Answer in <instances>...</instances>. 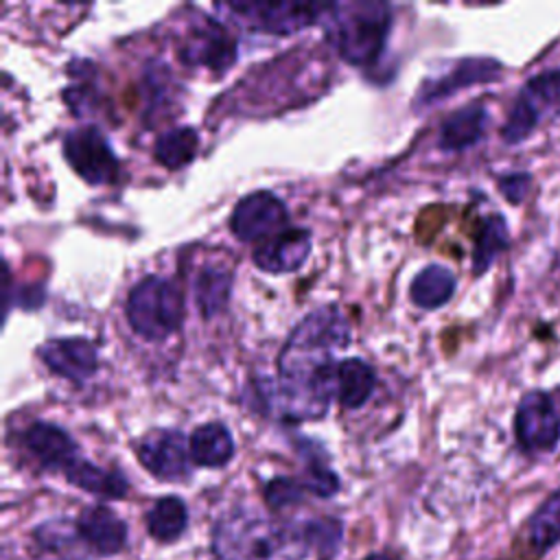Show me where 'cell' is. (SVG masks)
I'll return each mask as SVG.
<instances>
[{
  "instance_id": "cell-1",
  "label": "cell",
  "mask_w": 560,
  "mask_h": 560,
  "mask_svg": "<svg viewBox=\"0 0 560 560\" xmlns=\"http://www.w3.org/2000/svg\"><path fill=\"white\" fill-rule=\"evenodd\" d=\"M350 343V324L335 304L311 311L291 330L278 354L273 387H258L262 402L287 420L326 413L335 394V352Z\"/></svg>"
},
{
  "instance_id": "cell-2",
  "label": "cell",
  "mask_w": 560,
  "mask_h": 560,
  "mask_svg": "<svg viewBox=\"0 0 560 560\" xmlns=\"http://www.w3.org/2000/svg\"><path fill=\"white\" fill-rule=\"evenodd\" d=\"M212 551L221 560H306L311 542L304 523L236 508L212 525Z\"/></svg>"
},
{
  "instance_id": "cell-3",
  "label": "cell",
  "mask_w": 560,
  "mask_h": 560,
  "mask_svg": "<svg viewBox=\"0 0 560 560\" xmlns=\"http://www.w3.org/2000/svg\"><path fill=\"white\" fill-rule=\"evenodd\" d=\"M326 35L337 55L352 66L374 63L387 42L392 9L385 2H335L326 13Z\"/></svg>"
},
{
  "instance_id": "cell-4",
  "label": "cell",
  "mask_w": 560,
  "mask_h": 560,
  "mask_svg": "<svg viewBox=\"0 0 560 560\" xmlns=\"http://www.w3.org/2000/svg\"><path fill=\"white\" fill-rule=\"evenodd\" d=\"M129 326L149 341L173 335L184 319V295L173 280L147 276L127 295Z\"/></svg>"
},
{
  "instance_id": "cell-5",
  "label": "cell",
  "mask_w": 560,
  "mask_h": 560,
  "mask_svg": "<svg viewBox=\"0 0 560 560\" xmlns=\"http://www.w3.org/2000/svg\"><path fill=\"white\" fill-rule=\"evenodd\" d=\"M232 18L254 31L271 35H291L324 20L330 4L317 2H225L217 4Z\"/></svg>"
},
{
  "instance_id": "cell-6",
  "label": "cell",
  "mask_w": 560,
  "mask_h": 560,
  "mask_svg": "<svg viewBox=\"0 0 560 560\" xmlns=\"http://www.w3.org/2000/svg\"><path fill=\"white\" fill-rule=\"evenodd\" d=\"M547 116H560V70L540 72L523 85L505 118L501 136L508 144L523 142L534 131L538 120Z\"/></svg>"
},
{
  "instance_id": "cell-7",
  "label": "cell",
  "mask_w": 560,
  "mask_h": 560,
  "mask_svg": "<svg viewBox=\"0 0 560 560\" xmlns=\"http://www.w3.org/2000/svg\"><path fill=\"white\" fill-rule=\"evenodd\" d=\"M63 155L70 168L92 186L114 182L120 171L107 138L94 125H81L66 133Z\"/></svg>"
},
{
  "instance_id": "cell-8",
  "label": "cell",
  "mask_w": 560,
  "mask_h": 560,
  "mask_svg": "<svg viewBox=\"0 0 560 560\" xmlns=\"http://www.w3.org/2000/svg\"><path fill=\"white\" fill-rule=\"evenodd\" d=\"M287 221L289 212L282 199L269 190H256L234 206L230 230L243 243H265L287 230Z\"/></svg>"
},
{
  "instance_id": "cell-9",
  "label": "cell",
  "mask_w": 560,
  "mask_h": 560,
  "mask_svg": "<svg viewBox=\"0 0 560 560\" xmlns=\"http://www.w3.org/2000/svg\"><path fill=\"white\" fill-rule=\"evenodd\" d=\"M138 462L162 481H184L190 477V446L186 435L175 429L149 431L138 448Z\"/></svg>"
},
{
  "instance_id": "cell-10",
  "label": "cell",
  "mask_w": 560,
  "mask_h": 560,
  "mask_svg": "<svg viewBox=\"0 0 560 560\" xmlns=\"http://www.w3.org/2000/svg\"><path fill=\"white\" fill-rule=\"evenodd\" d=\"M514 433L521 448L529 453L551 451L560 440V418L556 413L553 400L540 392H527L514 416Z\"/></svg>"
},
{
  "instance_id": "cell-11",
  "label": "cell",
  "mask_w": 560,
  "mask_h": 560,
  "mask_svg": "<svg viewBox=\"0 0 560 560\" xmlns=\"http://www.w3.org/2000/svg\"><path fill=\"white\" fill-rule=\"evenodd\" d=\"M24 446L42 468L57 470L63 477H68L85 459L68 431L44 420H35L24 431Z\"/></svg>"
},
{
  "instance_id": "cell-12",
  "label": "cell",
  "mask_w": 560,
  "mask_h": 560,
  "mask_svg": "<svg viewBox=\"0 0 560 560\" xmlns=\"http://www.w3.org/2000/svg\"><path fill=\"white\" fill-rule=\"evenodd\" d=\"M179 57L188 66H203L221 72L234 63L236 42L223 24L217 20H203L182 39Z\"/></svg>"
},
{
  "instance_id": "cell-13",
  "label": "cell",
  "mask_w": 560,
  "mask_h": 560,
  "mask_svg": "<svg viewBox=\"0 0 560 560\" xmlns=\"http://www.w3.org/2000/svg\"><path fill=\"white\" fill-rule=\"evenodd\" d=\"M37 354L52 374L72 383H83L98 370L96 346L83 337L50 339L39 346Z\"/></svg>"
},
{
  "instance_id": "cell-14",
  "label": "cell",
  "mask_w": 560,
  "mask_h": 560,
  "mask_svg": "<svg viewBox=\"0 0 560 560\" xmlns=\"http://www.w3.org/2000/svg\"><path fill=\"white\" fill-rule=\"evenodd\" d=\"M77 536L96 556H116L127 545V523L107 505H90L74 521Z\"/></svg>"
},
{
  "instance_id": "cell-15",
  "label": "cell",
  "mask_w": 560,
  "mask_h": 560,
  "mask_svg": "<svg viewBox=\"0 0 560 560\" xmlns=\"http://www.w3.org/2000/svg\"><path fill=\"white\" fill-rule=\"evenodd\" d=\"M311 232L287 228L254 249V265L267 273H289L304 265L311 254Z\"/></svg>"
},
{
  "instance_id": "cell-16",
  "label": "cell",
  "mask_w": 560,
  "mask_h": 560,
  "mask_svg": "<svg viewBox=\"0 0 560 560\" xmlns=\"http://www.w3.org/2000/svg\"><path fill=\"white\" fill-rule=\"evenodd\" d=\"M501 74V63L488 57H472V59H462L453 66V70H448L442 77H435L431 81H427L416 96V103L420 105H431L435 101H442L446 96H451L453 92L472 85V83H488L499 79Z\"/></svg>"
},
{
  "instance_id": "cell-17",
  "label": "cell",
  "mask_w": 560,
  "mask_h": 560,
  "mask_svg": "<svg viewBox=\"0 0 560 560\" xmlns=\"http://www.w3.org/2000/svg\"><path fill=\"white\" fill-rule=\"evenodd\" d=\"M488 122V112L481 103H470L453 112L440 127L438 144L444 151H464L481 140Z\"/></svg>"
},
{
  "instance_id": "cell-18",
  "label": "cell",
  "mask_w": 560,
  "mask_h": 560,
  "mask_svg": "<svg viewBox=\"0 0 560 560\" xmlns=\"http://www.w3.org/2000/svg\"><path fill=\"white\" fill-rule=\"evenodd\" d=\"M192 464L203 468H221L234 457V440L223 422H206L188 438Z\"/></svg>"
},
{
  "instance_id": "cell-19",
  "label": "cell",
  "mask_w": 560,
  "mask_h": 560,
  "mask_svg": "<svg viewBox=\"0 0 560 560\" xmlns=\"http://www.w3.org/2000/svg\"><path fill=\"white\" fill-rule=\"evenodd\" d=\"M376 385V374L363 359H343L337 363L335 396L346 409H359L372 396Z\"/></svg>"
},
{
  "instance_id": "cell-20",
  "label": "cell",
  "mask_w": 560,
  "mask_h": 560,
  "mask_svg": "<svg viewBox=\"0 0 560 560\" xmlns=\"http://www.w3.org/2000/svg\"><path fill=\"white\" fill-rule=\"evenodd\" d=\"M144 523H147V532L151 534L153 540H158L162 545L175 542L188 527V508L175 494L160 497L149 508Z\"/></svg>"
},
{
  "instance_id": "cell-21",
  "label": "cell",
  "mask_w": 560,
  "mask_h": 560,
  "mask_svg": "<svg viewBox=\"0 0 560 560\" xmlns=\"http://www.w3.org/2000/svg\"><path fill=\"white\" fill-rule=\"evenodd\" d=\"M455 293V276L444 265H427L409 287L411 302L424 311L444 306Z\"/></svg>"
},
{
  "instance_id": "cell-22",
  "label": "cell",
  "mask_w": 560,
  "mask_h": 560,
  "mask_svg": "<svg viewBox=\"0 0 560 560\" xmlns=\"http://www.w3.org/2000/svg\"><path fill=\"white\" fill-rule=\"evenodd\" d=\"M68 483L77 486L83 492H90L101 499H122L129 492V483L122 472L118 470H107L90 459H83L68 477Z\"/></svg>"
},
{
  "instance_id": "cell-23",
  "label": "cell",
  "mask_w": 560,
  "mask_h": 560,
  "mask_svg": "<svg viewBox=\"0 0 560 560\" xmlns=\"http://www.w3.org/2000/svg\"><path fill=\"white\" fill-rule=\"evenodd\" d=\"M232 276L221 267H206L195 280V300L203 317L221 313L230 300Z\"/></svg>"
},
{
  "instance_id": "cell-24",
  "label": "cell",
  "mask_w": 560,
  "mask_h": 560,
  "mask_svg": "<svg viewBox=\"0 0 560 560\" xmlns=\"http://www.w3.org/2000/svg\"><path fill=\"white\" fill-rule=\"evenodd\" d=\"M199 149V138L192 127H175L162 133L155 142V160L175 171L192 162Z\"/></svg>"
},
{
  "instance_id": "cell-25",
  "label": "cell",
  "mask_w": 560,
  "mask_h": 560,
  "mask_svg": "<svg viewBox=\"0 0 560 560\" xmlns=\"http://www.w3.org/2000/svg\"><path fill=\"white\" fill-rule=\"evenodd\" d=\"M508 245V228L503 217L492 214L486 217L481 221V230L477 234V243H475V252H472V271L475 276L483 273L494 258L505 249Z\"/></svg>"
},
{
  "instance_id": "cell-26",
  "label": "cell",
  "mask_w": 560,
  "mask_h": 560,
  "mask_svg": "<svg viewBox=\"0 0 560 560\" xmlns=\"http://www.w3.org/2000/svg\"><path fill=\"white\" fill-rule=\"evenodd\" d=\"M529 538L538 551L560 542V490H556L532 516Z\"/></svg>"
},
{
  "instance_id": "cell-27",
  "label": "cell",
  "mask_w": 560,
  "mask_h": 560,
  "mask_svg": "<svg viewBox=\"0 0 560 560\" xmlns=\"http://www.w3.org/2000/svg\"><path fill=\"white\" fill-rule=\"evenodd\" d=\"M311 549H315L324 558H332L339 549L341 536H343V525L339 518L332 516H319L311 518L304 523Z\"/></svg>"
},
{
  "instance_id": "cell-28",
  "label": "cell",
  "mask_w": 560,
  "mask_h": 560,
  "mask_svg": "<svg viewBox=\"0 0 560 560\" xmlns=\"http://www.w3.org/2000/svg\"><path fill=\"white\" fill-rule=\"evenodd\" d=\"M304 492L306 488L302 479H293V477H273L262 488L265 503L276 512L298 505L304 499Z\"/></svg>"
},
{
  "instance_id": "cell-29",
  "label": "cell",
  "mask_w": 560,
  "mask_h": 560,
  "mask_svg": "<svg viewBox=\"0 0 560 560\" xmlns=\"http://www.w3.org/2000/svg\"><path fill=\"white\" fill-rule=\"evenodd\" d=\"M302 483H304L306 492H311V494H315L319 499H328V497L339 492V477H337V472L330 466H326L322 459L313 457V455L306 462V470H304Z\"/></svg>"
},
{
  "instance_id": "cell-30",
  "label": "cell",
  "mask_w": 560,
  "mask_h": 560,
  "mask_svg": "<svg viewBox=\"0 0 560 560\" xmlns=\"http://www.w3.org/2000/svg\"><path fill=\"white\" fill-rule=\"evenodd\" d=\"M35 538L48 547V549H59L63 545H68L72 538L77 536V527L74 523L68 521H46L35 529Z\"/></svg>"
},
{
  "instance_id": "cell-31",
  "label": "cell",
  "mask_w": 560,
  "mask_h": 560,
  "mask_svg": "<svg viewBox=\"0 0 560 560\" xmlns=\"http://www.w3.org/2000/svg\"><path fill=\"white\" fill-rule=\"evenodd\" d=\"M499 186L503 190V195L512 201V203H518L523 201V197L527 195L529 186H532V177L527 173H514V175H508V177H501L499 179Z\"/></svg>"
},
{
  "instance_id": "cell-32",
  "label": "cell",
  "mask_w": 560,
  "mask_h": 560,
  "mask_svg": "<svg viewBox=\"0 0 560 560\" xmlns=\"http://www.w3.org/2000/svg\"><path fill=\"white\" fill-rule=\"evenodd\" d=\"M363 560H400V558L389 551H374V553H368Z\"/></svg>"
}]
</instances>
